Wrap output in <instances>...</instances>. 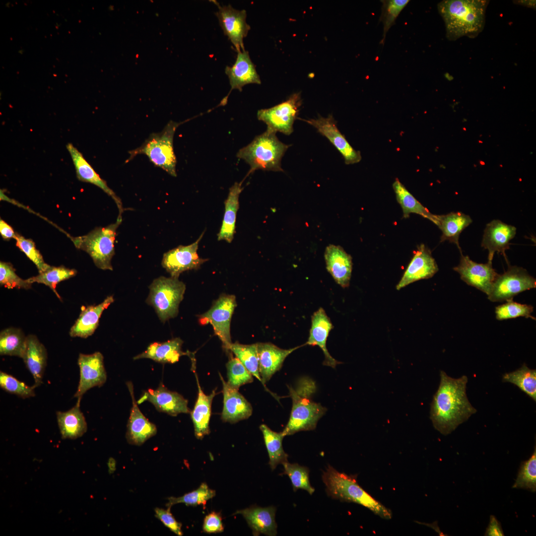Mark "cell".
Returning <instances> with one entry per match:
<instances>
[{"mask_svg":"<svg viewBox=\"0 0 536 536\" xmlns=\"http://www.w3.org/2000/svg\"><path fill=\"white\" fill-rule=\"evenodd\" d=\"M440 375V384L431 403L430 418L434 427L447 435L475 413L476 409L467 396L466 376L453 378L443 371Z\"/></svg>","mask_w":536,"mask_h":536,"instance_id":"6da1fadb","label":"cell"},{"mask_svg":"<svg viewBox=\"0 0 536 536\" xmlns=\"http://www.w3.org/2000/svg\"><path fill=\"white\" fill-rule=\"evenodd\" d=\"M489 1L485 0H444L438 10L445 25L446 37L455 41L462 37L474 38L484 27Z\"/></svg>","mask_w":536,"mask_h":536,"instance_id":"7a4b0ae2","label":"cell"},{"mask_svg":"<svg viewBox=\"0 0 536 536\" xmlns=\"http://www.w3.org/2000/svg\"><path fill=\"white\" fill-rule=\"evenodd\" d=\"M292 406L289 420L282 433L285 436L301 431L314 430L327 408L312 400L316 392L315 382L305 377L300 379L295 388L288 386Z\"/></svg>","mask_w":536,"mask_h":536,"instance_id":"3957f363","label":"cell"},{"mask_svg":"<svg viewBox=\"0 0 536 536\" xmlns=\"http://www.w3.org/2000/svg\"><path fill=\"white\" fill-rule=\"evenodd\" d=\"M356 475L340 472L329 465L323 472L322 479L328 496L342 502L355 503L368 508L385 519H391L392 512L363 489Z\"/></svg>","mask_w":536,"mask_h":536,"instance_id":"277c9868","label":"cell"},{"mask_svg":"<svg viewBox=\"0 0 536 536\" xmlns=\"http://www.w3.org/2000/svg\"><path fill=\"white\" fill-rule=\"evenodd\" d=\"M276 132L267 129L256 136L247 146L237 153L238 158L243 159L250 166L248 175L257 170L283 171L281 159L289 145L280 141Z\"/></svg>","mask_w":536,"mask_h":536,"instance_id":"5b68a950","label":"cell"},{"mask_svg":"<svg viewBox=\"0 0 536 536\" xmlns=\"http://www.w3.org/2000/svg\"><path fill=\"white\" fill-rule=\"evenodd\" d=\"M191 119L180 122L169 121L162 131L151 134L140 146L129 151L130 156L126 162H129L138 154H144L154 166L161 168L170 175L176 177L177 160L174 151V136L177 129L181 125Z\"/></svg>","mask_w":536,"mask_h":536,"instance_id":"8992f818","label":"cell"},{"mask_svg":"<svg viewBox=\"0 0 536 536\" xmlns=\"http://www.w3.org/2000/svg\"><path fill=\"white\" fill-rule=\"evenodd\" d=\"M122 221V215H119L115 223L96 227L85 235L73 238V242L77 248L88 254L97 268L112 270L116 231Z\"/></svg>","mask_w":536,"mask_h":536,"instance_id":"52a82bcc","label":"cell"},{"mask_svg":"<svg viewBox=\"0 0 536 536\" xmlns=\"http://www.w3.org/2000/svg\"><path fill=\"white\" fill-rule=\"evenodd\" d=\"M149 288L146 302L154 308L160 320L164 323L176 317L186 290L185 283L178 278L161 276L155 279Z\"/></svg>","mask_w":536,"mask_h":536,"instance_id":"ba28073f","label":"cell"},{"mask_svg":"<svg viewBox=\"0 0 536 536\" xmlns=\"http://www.w3.org/2000/svg\"><path fill=\"white\" fill-rule=\"evenodd\" d=\"M237 306L235 295L222 294L206 312L199 315L201 325L209 323L214 334L222 342L227 351L232 343L230 334V324L232 315Z\"/></svg>","mask_w":536,"mask_h":536,"instance_id":"9c48e42d","label":"cell"},{"mask_svg":"<svg viewBox=\"0 0 536 536\" xmlns=\"http://www.w3.org/2000/svg\"><path fill=\"white\" fill-rule=\"evenodd\" d=\"M536 287V279L525 269L509 266L504 273L498 274L487 297L492 302L507 301L523 291Z\"/></svg>","mask_w":536,"mask_h":536,"instance_id":"30bf717a","label":"cell"},{"mask_svg":"<svg viewBox=\"0 0 536 536\" xmlns=\"http://www.w3.org/2000/svg\"><path fill=\"white\" fill-rule=\"evenodd\" d=\"M301 103L300 93H294L279 104L258 110L257 118L267 125V129L290 135L293 132V124L298 118Z\"/></svg>","mask_w":536,"mask_h":536,"instance_id":"8fae6325","label":"cell"},{"mask_svg":"<svg viewBox=\"0 0 536 536\" xmlns=\"http://www.w3.org/2000/svg\"><path fill=\"white\" fill-rule=\"evenodd\" d=\"M204 233V231L194 243L187 246L180 245L164 254L161 265L171 277L178 278L183 272L198 269L208 260L201 258L197 253Z\"/></svg>","mask_w":536,"mask_h":536,"instance_id":"7c38bea8","label":"cell"},{"mask_svg":"<svg viewBox=\"0 0 536 536\" xmlns=\"http://www.w3.org/2000/svg\"><path fill=\"white\" fill-rule=\"evenodd\" d=\"M77 363L79 368L80 378L74 397L80 403L83 395L95 387H101L107 380V374L104 364V357L100 352L90 354L80 353Z\"/></svg>","mask_w":536,"mask_h":536,"instance_id":"4fadbf2b","label":"cell"},{"mask_svg":"<svg viewBox=\"0 0 536 536\" xmlns=\"http://www.w3.org/2000/svg\"><path fill=\"white\" fill-rule=\"evenodd\" d=\"M218 8L216 15L225 35L227 36L237 52L245 50L243 39L250 29L246 22V11L237 10L231 5L221 6L213 0Z\"/></svg>","mask_w":536,"mask_h":536,"instance_id":"5bb4252c","label":"cell"},{"mask_svg":"<svg viewBox=\"0 0 536 536\" xmlns=\"http://www.w3.org/2000/svg\"><path fill=\"white\" fill-rule=\"evenodd\" d=\"M459 265L454 268L461 278L467 284L473 286L488 295L498 275L492 267V262L479 264L472 261L469 256L461 253Z\"/></svg>","mask_w":536,"mask_h":536,"instance_id":"9a60e30c","label":"cell"},{"mask_svg":"<svg viewBox=\"0 0 536 536\" xmlns=\"http://www.w3.org/2000/svg\"><path fill=\"white\" fill-rule=\"evenodd\" d=\"M300 120L313 126L320 134L328 138L342 155L346 164H353L361 161L360 152L354 149L340 132L336 122L332 115H329L327 118L319 116L317 119Z\"/></svg>","mask_w":536,"mask_h":536,"instance_id":"2e32d148","label":"cell"},{"mask_svg":"<svg viewBox=\"0 0 536 536\" xmlns=\"http://www.w3.org/2000/svg\"><path fill=\"white\" fill-rule=\"evenodd\" d=\"M145 401L151 403L158 411L171 416L191 412L188 401L178 393L168 390L162 383L156 389L144 391L137 402L140 404Z\"/></svg>","mask_w":536,"mask_h":536,"instance_id":"e0dca14e","label":"cell"},{"mask_svg":"<svg viewBox=\"0 0 536 536\" xmlns=\"http://www.w3.org/2000/svg\"><path fill=\"white\" fill-rule=\"evenodd\" d=\"M438 268L430 250L424 244L418 246L396 288H401L417 280L432 277Z\"/></svg>","mask_w":536,"mask_h":536,"instance_id":"ac0fdd59","label":"cell"},{"mask_svg":"<svg viewBox=\"0 0 536 536\" xmlns=\"http://www.w3.org/2000/svg\"><path fill=\"white\" fill-rule=\"evenodd\" d=\"M127 386L132 398V407L128 421L126 438L129 444L140 446L154 436L157 430L156 425L151 422L139 408L134 398L133 383L128 382Z\"/></svg>","mask_w":536,"mask_h":536,"instance_id":"d6986e66","label":"cell"},{"mask_svg":"<svg viewBox=\"0 0 536 536\" xmlns=\"http://www.w3.org/2000/svg\"><path fill=\"white\" fill-rule=\"evenodd\" d=\"M516 228L500 220L488 223L484 229L481 247L488 251V261L492 262L495 252L503 255L507 263L505 251L510 248V241L515 236Z\"/></svg>","mask_w":536,"mask_h":536,"instance_id":"ffe728a7","label":"cell"},{"mask_svg":"<svg viewBox=\"0 0 536 536\" xmlns=\"http://www.w3.org/2000/svg\"><path fill=\"white\" fill-rule=\"evenodd\" d=\"M334 326L324 309L320 307L315 312L311 317V326L309 336L305 345L318 346L323 351L325 359L323 364L335 368L341 362L333 358L329 352L326 346L327 338Z\"/></svg>","mask_w":536,"mask_h":536,"instance_id":"44dd1931","label":"cell"},{"mask_svg":"<svg viewBox=\"0 0 536 536\" xmlns=\"http://www.w3.org/2000/svg\"><path fill=\"white\" fill-rule=\"evenodd\" d=\"M259 372L261 382L265 386L271 377L281 368L286 358L293 351L305 345L282 349L270 342H258Z\"/></svg>","mask_w":536,"mask_h":536,"instance_id":"7402d4cb","label":"cell"},{"mask_svg":"<svg viewBox=\"0 0 536 536\" xmlns=\"http://www.w3.org/2000/svg\"><path fill=\"white\" fill-rule=\"evenodd\" d=\"M66 147L72 159L78 179L82 182L92 184L102 189L113 199L118 208L119 215H122L124 208L119 197L108 187L106 182L99 176L82 154L72 144L67 143Z\"/></svg>","mask_w":536,"mask_h":536,"instance_id":"603a6c76","label":"cell"},{"mask_svg":"<svg viewBox=\"0 0 536 536\" xmlns=\"http://www.w3.org/2000/svg\"><path fill=\"white\" fill-rule=\"evenodd\" d=\"M222 382L223 407L221 419L231 423L248 418L252 414L251 404L238 390L230 387L219 373Z\"/></svg>","mask_w":536,"mask_h":536,"instance_id":"cb8c5ba5","label":"cell"},{"mask_svg":"<svg viewBox=\"0 0 536 536\" xmlns=\"http://www.w3.org/2000/svg\"><path fill=\"white\" fill-rule=\"evenodd\" d=\"M326 268L335 281L343 288L349 286L352 269V258L339 246L329 245L325 252Z\"/></svg>","mask_w":536,"mask_h":536,"instance_id":"d4e9b609","label":"cell"},{"mask_svg":"<svg viewBox=\"0 0 536 536\" xmlns=\"http://www.w3.org/2000/svg\"><path fill=\"white\" fill-rule=\"evenodd\" d=\"M225 73L229 80L231 90L237 89L241 91L247 84L261 83L255 66L245 49L237 52L234 64L232 67L226 66Z\"/></svg>","mask_w":536,"mask_h":536,"instance_id":"484cf974","label":"cell"},{"mask_svg":"<svg viewBox=\"0 0 536 536\" xmlns=\"http://www.w3.org/2000/svg\"><path fill=\"white\" fill-rule=\"evenodd\" d=\"M276 508L273 506L261 507L254 506L237 511L246 520L254 536L264 534L273 536L277 534V524L275 520Z\"/></svg>","mask_w":536,"mask_h":536,"instance_id":"4316f807","label":"cell"},{"mask_svg":"<svg viewBox=\"0 0 536 536\" xmlns=\"http://www.w3.org/2000/svg\"><path fill=\"white\" fill-rule=\"evenodd\" d=\"M25 366L32 374L35 388L42 383L47 365V352L44 345L36 336L29 335L26 336L25 350L22 357Z\"/></svg>","mask_w":536,"mask_h":536,"instance_id":"83f0119b","label":"cell"},{"mask_svg":"<svg viewBox=\"0 0 536 536\" xmlns=\"http://www.w3.org/2000/svg\"><path fill=\"white\" fill-rule=\"evenodd\" d=\"M195 366L192 367L197 380L198 393L197 401L193 410L191 411L190 414L194 424L195 435L197 439H202L210 432L209 423L211 416V404L216 392L214 390L210 395H206L204 393L200 386L197 374L195 372Z\"/></svg>","mask_w":536,"mask_h":536,"instance_id":"f1b7e54d","label":"cell"},{"mask_svg":"<svg viewBox=\"0 0 536 536\" xmlns=\"http://www.w3.org/2000/svg\"><path fill=\"white\" fill-rule=\"evenodd\" d=\"M183 341L176 337L164 342H154L142 353L134 357V360L148 358L162 364L174 363L178 362L181 356L188 355L192 358L190 352L182 351Z\"/></svg>","mask_w":536,"mask_h":536,"instance_id":"f546056e","label":"cell"},{"mask_svg":"<svg viewBox=\"0 0 536 536\" xmlns=\"http://www.w3.org/2000/svg\"><path fill=\"white\" fill-rule=\"evenodd\" d=\"M114 301L113 296L110 295L97 305L88 306L82 309L78 319L70 329V336L85 338L91 335L98 326L103 312Z\"/></svg>","mask_w":536,"mask_h":536,"instance_id":"4dcf8cb0","label":"cell"},{"mask_svg":"<svg viewBox=\"0 0 536 536\" xmlns=\"http://www.w3.org/2000/svg\"><path fill=\"white\" fill-rule=\"evenodd\" d=\"M57 419L62 439H75L87 431L85 417L80 409V403L66 411L56 412Z\"/></svg>","mask_w":536,"mask_h":536,"instance_id":"1f68e13d","label":"cell"},{"mask_svg":"<svg viewBox=\"0 0 536 536\" xmlns=\"http://www.w3.org/2000/svg\"><path fill=\"white\" fill-rule=\"evenodd\" d=\"M243 189L241 182H235L229 189L224 202L225 211L222 225L217 235L218 241L224 240L231 243L233 239L236 215L239 207V196Z\"/></svg>","mask_w":536,"mask_h":536,"instance_id":"d6a6232c","label":"cell"},{"mask_svg":"<svg viewBox=\"0 0 536 536\" xmlns=\"http://www.w3.org/2000/svg\"><path fill=\"white\" fill-rule=\"evenodd\" d=\"M396 199L403 212V217L407 218L411 213L419 214L429 219L438 226L439 215L431 213L428 209L418 201L406 189L398 178L393 184Z\"/></svg>","mask_w":536,"mask_h":536,"instance_id":"836d02e7","label":"cell"},{"mask_svg":"<svg viewBox=\"0 0 536 536\" xmlns=\"http://www.w3.org/2000/svg\"><path fill=\"white\" fill-rule=\"evenodd\" d=\"M470 217L461 212L439 215L438 226L442 231L441 242L448 240L456 245L461 253L459 239L461 232L472 222Z\"/></svg>","mask_w":536,"mask_h":536,"instance_id":"e575fe53","label":"cell"},{"mask_svg":"<svg viewBox=\"0 0 536 536\" xmlns=\"http://www.w3.org/2000/svg\"><path fill=\"white\" fill-rule=\"evenodd\" d=\"M265 445L269 456V465L271 470H274L279 464H282L287 461L288 455L282 447V440L285 437L282 432H276L271 430L267 425L260 426Z\"/></svg>","mask_w":536,"mask_h":536,"instance_id":"d590c367","label":"cell"},{"mask_svg":"<svg viewBox=\"0 0 536 536\" xmlns=\"http://www.w3.org/2000/svg\"><path fill=\"white\" fill-rule=\"evenodd\" d=\"M503 382H509L517 386L535 402L536 401V371L529 368L524 364L520 368L502 376Z\"/></svg>","mask_w":536,"mask_h":536,"instance_id":"8d00e7d4","label":"cell"},{"mask_svg":"<svg viewBox=\"0 0 536 536\" xmlns=\"http://www.w3.org/2000/svg\"><path fill=\"white\" fill-rule=\"evenodd\" d=\"M26 336L19 329L9 328L0 333V354L15 356L22 358L26 345Z\"/></svg>","mask_w":536,"mask_h":536,"instance_id":"74e56055","label":"cell"},{"mask_svg":"<svg viewBox=\"0 0 536 536\" xmlns=\"http://www.w3.org/2000/svg\"><path fill=\"white\" fill-rule=\"evenodd\" d=\"M229 350L235 355L253 376L261 382L257 343L251 344H243L238 342L232 343Z\"/></svg>","mask_w":536,"mask_h":536,"instance_id":"f35d334b","label":"cell"},{"mask_svg":"<svg viewBox=\"0 0 536 536\" xmlns=\"http://www.w3.org/2000/svg\"><path fill=\"white\" fill-rule=\"evenodd\" d=\"M76 273L77 271L74 269L68 268L64 266H51L45 271L39 273L37 275L28 278L26 280L31 284L37 282L46 285L53 290L58 298L61 299L56 290L57 284L62 281L74 276Z\"/></svg>","mask_w":536,"mask_h":536,"instance_id":"ab89813d","label":"cell"},{"mask_svg":"<svg viewBox=\"0 0 536 536\" xmlns=\"http://www.w3.org/2000/svg\"><path fill=\"white\" fill-rule=\"evenodd\" d=\"M513 488H521L535 492L536 491V448L531 457L521 462L517 477Z\"/></svg>","mask_w":536,"mask_h":536,"instance_id":"60d3db41","label":"cell"},{"mask_svg":"<svg viewBox=\"0 0 536 536\" xmlns=\"http://www.w3.org/2000/svg\"><path fill=\"white\" fill-rule=\"evenodd\" d=\"M215 495V490L209 488L206 483H202L197 489L186 493L182 496L168 498L166 505L168 508L178 503H184L187 506H191L205 505L207 500L211 499Z\"/></svg>","mask_w":536,"mask_h":536,"instance_id":"b9f144b4","label":"cell"},{"mask_svg":"<svg viewBox=\"0 0 536 536\" xmlns=\"http://www.w3.org/2000/svg\"><path fill=\"white\" fill-rule=\"evenodd\" d=\"M282 465L284 468V471L282 474L288 476L294 491L302 489L307 491L311 495L314 492L315 489L311 486L309 481V469L308 468L301 466L297 463L291 464L288 461Z\"/></svg>","mask_w":536,"mask_h":536,"instance_id":"7bdbcfd3","label":"cell"},{"mask_svg":"<svg viewBox=\"0 0 536 536\" xmlns=\"http://www.w3.org/2000/svg\"><path fill=\"white\" fill-rule=\"evenodd\" d=\"M227 384L238 390L239 387L253 381V376L237 357L231 356L226 364Z\"/></svg>","mask_w":536,"mask_h":536,"instance_id":"ee69618b","label":"cell"},{"mask_svg":"<svg viewBox=\"0 0 536 536\" xmlns=\"http://www.w3.org/2000/svg\"><path fill=\"white\" fill-rule=\"evenodd\" d=\"M382 13L379 22L383 24V34L380 43L384 45L386 34L394 24L400 12L407 5L408 0H382Z\"/></svg>","mask_w":536,"mask_h":536,"instance_id":"f6af8a7d","label":"cell"},{"mask_svg":"<svg viewBox=\"0 0 536 536\" xmlns=\"http://www.w3.org/2000/svg\"><path fill=\"white\" fill-rule=\"evenodd\" d=\"M534 311V307L530 305L523 304L513 301V299L507 301V302L499 305L495 308L496 318L498 320H507L524 317L536 319L531 315Z\"/></svg>","mask_w":536,"mask_h":536,"instance_id":"bcb514c9","label":"cell"},{"mask_svg":"<svg viewBox=\"0 0 536 536\" xmlns=\"http://www.w3.org/2000/svg\"><path fill=\"white\" fill-rule=\"evenodd\" d=\"M0 387L4 391L26 399L35 396V388L3 371L0 372Z\"/></svg>","mask_w":536,"mask_h":536,"instance_id":"7dc6e473","label":"cell"},{"mask_svg":"<svg viewBox=\"0 0 536 536\" xmlns=\"http://www.w3.org/2000/svg\"><path fill=\"white\" fill-rule=\"evenodd\" d=\"M15 240L16 246L35 264L39 273L45 271L51 267L45 262L43 256L31 239L25 238L16 233Z\"/></svg>","mask_w":536,"mask_h":536,"instance_id":"c3c4849f","label":"cell"},{"mask_svg":"<svg viewBox=\"0 0 536 536\" xmlns=\"http://www.w3.org/2000/svg\"><path fill=\"white\" fill-rule=\"evenodd\" d=\"M0 284L8 289H29L32 286L26 279H23L17 275L10 263L4 262L0 263Z\"/></svg>","mask_w":536,"mask_h":536,"instance_id":"681fc988","label":"cell"},{"mask_svg":"<svg viewBox=\"0 0 536 536\" xmlns=\"http://www.w3.org/2000/svg\"><path fill=\"white\" fill-rule=\"evenodd\" d=\"M170 510V508H168L167 510L156 508L154 509L155 516L170 531L177 536H181L183 535L182 524L176 520Z\"/></svg>","mask_w":536,"mask_h":536,"instance_id":"f907efd6","label":"cell"},{"mask_svg":"<svg viewBox=\"0 0 536 536\" xmlns=\"http://www.w3.org/2000/svg\"><path fill=\"white\" fill-rule=\"evenodd\" d=\"M203 532L207 534L223 532L224 527L220 513L213 511L207 515L203 521Z\"/></svg>","mask_w":536,"mask_h":536,"instance_id":"816d5d0a","label":"cell"},{"mask_svg":"<svg viewBox=\"0 0 536 536\" xmlns=\"http://www.w3.org/2000/svg\"><path fill=\"white\" fill-rule=\"evenodd\" d=\"M484 536H504V532L500 522L494 515L490 516L489 523L486 529Z\"/></svg>","mask_w":536,"mask_h":536,"instance_id":"f5cc1de1","label":"cell"},{"mask_svg":"<svg viewBox=\"0 0 536 536\" xmlns=\"http://www.w3.org/2000/svg\"><path fill=\"white\" fill-rule=\"evenodd\" d=\"M0 233L2 238L6 240L12 238L15 239L16 237V233L12 228L1 219L0 220Z\"/></svg>","mask_w":536,"mask_h":536,"instance_id":"db71d44e","label":"cell"},{"mask_svg":"<svg viewBox=\"0 0 536 536\" xmlns=\"http://www.w3.org/2000/svg\"><path fill=\"white\" fill-rule=\"evenodd\" d=\"M116 461L112 458H109L108 462V470L110 473H113L116 469Z\"/></svg>","mask_w":536,"mask_h":536,"instance_id":"11a10c76","label":"cell"}]
</instances>
